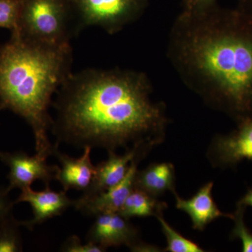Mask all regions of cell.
<instances>
[{"mask_svg":"<svg viewBox=\"0 0 252 252\" xmlns=\"http://www.w3.org/2000/svg\"><path fill=\"white\" fill-rule=\"evenodd\" d=\"M72 21L76 22L71 0H21L14 33L48 44H69Z\"/></svg>","mask_w":252,"mask_h":252,"instance_id":"cell-4","label":"cell"},{"mask_svg":"<svg viewBox=\"0 0 252 252\" xmlns=\"http://www.w3.org/2000/svg\"><path fill=\"white\" fill-rule=\"evenodd\" d=\"M144 157L137 156L131 162L124 178L105 191L91 197L81 196L73 200L72 206L86 216H97L104 213L119 212L134 189V180L139 163Z\"/></svg>","mask_w":252,"mask_h":252,"instance_id":"cell-9","label":"cell"},{"mask_svg":"<svg viewBox=\"0 0 252 252\" xmlns=\"http://www.w3.org/2000/svg\"><path fill=\"white\" fill-rule=\"evenodd\" d=\"M162 233L167 241V247L162 252H204L205 250L198 244L185 238L167 223L163 217V212L157 215Z\"/></svg>","mask_w":252,"mask_h":252,"instance_id":"cell-16","label":"cell"},{"mask_svg":"<svg viewBox=\"0 0 252 252\" xmlns=\"http://www.w3.org/2000/svg\"><path fill=\"white\" fill-rule=\"evenodd\" d=\"M198 23L179 43V58L200 80L197 91L237 122L252 119V14L213 9L187 14Z\"/></svg>","mask_w":252,"mask_h":252,"instance_id":"cell-2","label":"cell"},{"mask_svg":"<svg viewBox=\"0 0 252 252\" xmlns=\"http://www.w3.org/2000/svg\"><path fill=\"white\" fill-rule=\"evenodd\" d=\"M72 48L51 44L12 33L0 47V110L9 109L31 126L36 154L47 159L56 146L48 132L54 94L71 74Z\"/></svg>","mask_w":252,"mask_h":252,"instance_id":"cell-3","label":"cell"},{"mask_svg":"<svg viewBox=\"0 0 252 252\" xmlns=\"http://www.w3.org/2000/svg\"><path fill=\"white\" fill-rule=\"evenodd\" d=\"M238 203L245 207H252V189H249L246 194L239 200Z\"/></svg>","mask_w":252,"mask_h":252,"instance_id":"cell-23","label":"cell"},{"mask_svg":"<svg viewBox=\"0 0 252 252\" xmlns=\"http://www.w3.org/2000/svg\"><path fill=\"white\" fill-rule=\"evenodd\" d=\"M15 204L28 203L32 209L34 218L27 221H20L21 225L32 230L34 225L53 217L59 216L68 207L72 206L73 200L68 198L66 191H54L46 187L44 190L35 191L31 188L21 190Z\"/></svg>","mask_w":252,"mask_h":252,"instance_id":"cell-11","label":"cell"},{"mask_svg":"<svg viewBox=\"0 0 252 252\" xmlns=\"http://www.w3.org/2000/svg\"><path fill=\"white\" fill-rule=\"evenodd\" d=\"M217 0H183V14H193L204 12L215 8Z\"/></svg>","mask_w":252,"mask_h":252,"instance_id":"cell-21","label":"cell"},{"mask_svg":"<svg viewBox=\"0 0 252 252\" xmlns=\"http://www.w3.org/2000/svg\"><path fill=\"white\" fill-rule=\"evenodd\" d=\"M61 252H104L107 251L102 247L86 241V244H83L80 238L76 235L69 237L63 244L61 248Z\"/></svg>","mask_w":252,"mask_h":252,"instance_id":"cell-20","label":"cell"},{"mask_svg":"<svg viewBox=\"0 0 252 252\" xmlns=\"http://www.w3.org/2000/svg\"><path fill=\"white\" fill-rule=\"evenodd\" d=\"M86 241L96 244L106 250L111 247L125 245L132 252H161L157 247L144 243L138 229L118 212L96 216Z\"/></svg>","mask_w":252,"mask_h":252,"instance_id":"cell-6","label":"cell"},{"mask_svg":"<svg viewBox=\"0 0 252 252\" xmlns=\"http://www.w3.org/2000/svg\"><path fill=\"white\" fill-rule=\"evenodd\" d=\"M247 207L237 203V209L233 214L232 220H234L235 225L230 238L240 239L242 242V251L243 252H252V233L245 225L244 221V212Z\"/></svg>","mask_w":252,"mask_h":252,"instance_id":"cell-19","label":"cell"},{"mask_svg":"<svg viewBox=\"0 0 252 252\" xmlns=\"http://www.w3.org/2000/svg\"><path fill=\"white\" fill-rule=\"evenodd\" d=\"M9 192L7 187H0V223L13 216L15 203L10 198Z\"/></svg>","mask_w":252,"mask_h":252,"instance_id":"cell-22","label":"cell"},{"mask_svg":"<svg viewBox=\"0 0 252 252\" xmlns=\"http://www.w3.org/2000/svg\"><path fill=\"white\" fill-rule=\"evenodd\" d=\"M20 225L21 223L15 220L14 216L0 223V252L23 251Z\"/></svg>","mask_w":252,"mask_h":252,"instance_id":"cell-17","label":"cell"},{"mask_svg":"<svg viewBox=\"0 0 252 252\" xmlns=\"http://www.w3.org/2000/svg\"><path fill=\"white\" fill-rule=\"evenodd\" d=\"M0 160L9 168L7 189L10 191L14 189L31 188L36 180L49 187L51 181L55 180L57 166L48 165L46 159L37 154L31 157L23 152H0Z\"/></svg>","mask_w":252,"mask_h":252,"instance_id":"cell-8","label":"cell"},{"mask_svg":"<svg viewBox=\"0 0 252 252\" xmlns=\"http://www.w3.org/2000/svg\"><path fill=\"white\" fill-rule=\"evenodd\" d=\"M108 153V158L96 165L92 182L82 196H94L117 185L125 177L132 160L137 156L145 158L149 152L141 147H134L127 149L124 155H118L112 151Z\"/></svg>","mask_w":252,"mask_h":252,"instance_id":"cell-10","label":"cell"},{"mask_svg":"<svg viewBox=\"0 0 252 252\" xmlns=\"http://www.w3.org/2000/svg\"><path fill=\"white\" fill-rule=\"evenodd\" d=\"M167 204L140 189H132L118 213L130 220L133 217H157L167 208Z\"/></svg>","mask_w":252,"mask_h":252,"instance_id":"cell-15","label":"cell"},{"mask_svg":"<svg viewBox=\"0 0 252 252\" xmlns=\"http://www.w3.org/2000/svg\"><path fill=\"white\" fill-rule=\"evenodd\" d=\"M54 155L61 162V167L57 166L55 180L59 181L64 191L69 189L86 190L90 186L95 173L96 166L92 163L91 158L92 148L84 147V153L81 157L72 158L61 153L59 146L56 145Z\"/></svg>","mask_w":252,"mask_h":252,"instance_id":"cell-12","label":"cell"},{"mask_svg":"<svg viewBox=\"0 0 252 252\" xmlns=\"http://www.w3.org/2000/svg\"><path fill=\"white\" fill-rule=\"evenodd\" d=\"M238 124L236 130L215 136L207 147V160L214 168H232L244 160L252 161V119Z\"/></svg>","mask_w":252,"mask_h":252,"instance_id":"cell-7","label":"cell"},{"mask_svg":"<svg viewBox=\"0 0 252 252\" xmlns=\"http://www.w3.org/2000/svg\"><path fill=\"white\" fill-rule=\"evenodd\" d=\"M21 0H0V28L18 32Z\"/></svg>","mask_w":252,"mask_h":252,"instance_id":"cell-18","label":"cell"},{"mask_svg":"<svg viewBox=\"0 0 252 252\" xmlns=\"http://www.w3.org/2000/svg\"><path fill=\"white\" fill-rule=\"evenodd\" d=\"M245 8L244 10L252 14V0H243Z\"/></svg>","mask_w":252,"mask_h":252,"instance_id":"cell-24","label":"cell"},{"mask_svg":"<svg viewBox=\"0 0 252 252\" xmlns=\"http://www.w3.org/2000/svg\"><path fill=\"white\" fill-rule=\"evenodd\" d=\"M214 182H210L200 187L191 198H181L175 193L176 208L185 212L190 219L192 228L203 231L207 225L220 217L233 219V214L220 211L212 196Z\"/></svg>","mask_w":252,"mask_h":252,"instance_id":"cell-13","label":"cell"},{"mask_svg":"<svg viewBox=\"0 0 252 252\" xmlns=\"http://www.w3.org/2000/svg\"><path fill=\"white\" fill-rule=\"evenodd\" d=\"M148 0H71L77 28L96 26L109 33L140 16Z\"/></svg>","mask_w":252,"mask_h":252,"instance_id":"cell-5","label":"cell"},{"mask_svg":"<svg viewBox=\"0 0 252 252\" xmlns=\"http://www.w3.org/2000/svg\"><path fill=\"white\" fill-rule=\"evenodd\" d=\"M57 92L51 126L56 145L107 152L138 147L150 152L165 140V108L152 100L140 73L85 69L71 73Z\"/></svg>","mask_w":252,"mask_h":252,"instance_id":"cell-1","label":"cell"},{"mask_svg":"<svg viewBox=\"0 0 252 252\" xmlns=\"http://www.w3.org/2000/svg\"><path fill=\"white\" fill-rule=\"evenodd\" d=\"M175 165L171 162H154L142 170H137L134 188L140 189L152 196L158 197L176 191Z\"/></svg>","mask_w":252,"mask_h":252,"instance_id":"cell-14","label":"cell"}]
</instances>
